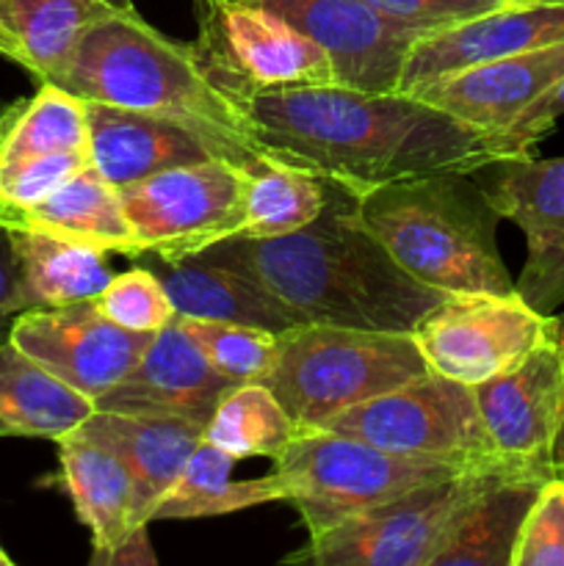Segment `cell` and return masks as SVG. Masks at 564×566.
I'll return each instance as SVG.
<instances>
[{"mask_svg": "<svg viewBox=\"0 0 564 566\" xmlns=\"http://www.w3.org/2000/svg\"><path fill=\"white\" fill-rule=\"evenodd\" d=\"M208 357V363L227 379L260 381L271 368L276 352V335L249 324H227V321L175 318Z\"/></svg>", "mask_w": 564, "mask_h": 566, "instance_id": "32", "label": "cell"}, {"mask_svg": "<svg viewBox=\"0 0 564 566\" xmlns=\"http://www.w3.org/2000/svg\"><path fill=\"white\" fill-rule=\"evenodd\" d=\"M553 335V315L536 313L518 291L457 293L412 329L429 370L468 387L512 370Z\"/></svg>", "mask_w": 564, "mask_h": 566, "instance_id": "11", "label": "cell"}, {"mask_svg": "<svg viewBox=\"0 0 564 566\" xmlns=\"http://www.w3.org/2000/svg\"><path fill=\"white\" fill-rule=\"evenodd\" d=\"M291 22L330 53L337 86L396 92L409 50L429 28L393 20L365 0H249Z\"/></svg>", "mask_w": 564, "mask_h": 566, "instance_id": "14", "label": "cell"}, {"mask_svg": "<svg viewBox=\"0 0 564 566\" xmlns=\"http://www.w3.org/2000/svg\"><path fill=\"white\" fill-rule=\"evenodd\" d=\"M86 119L92 166L114 188H125L177 166L219 158L197 130L147 111L86 103Z\"/></svg>", "mask_w": 564, "mask_h": 566, "instance_id": "19", "label": "cell"}, {"mask_svg": "<svg viewBox=\"0 0 564 566\" xmlns=\"http://www.w3.org/2000/svg\"><path fill=\"white\" fill-rule=\"evenodd\" d=\"M359 221L424 285L457 293H514L498 252L501 213L470 171H431L354 197Z\"/></svg>", "mask_w": 564, "mask_h": 566, "instance_id": "4", "label": "cell"}, {"mask_svg": "<svg viewBox=\"0 0 564 566\" xmlns=\"http://www.w3.org/2000/svg\"><path fill=\"white\" fill-rule=\"evenodd\" d=\"M481 171L490 202L523 230L529 247L514 291L536 313L553 315L564 302V155L503 158Z\"/></svg>", "mask_w": 564, "mask_h": 566, "instance_id": "13", "label": "cell"}, {"mask_svg": "<svg viewBox=\"0 0 564 566\" xmlns=\"http://www.w3.org/2000/svg\"><path fill=\"white\" fill-rule=\"evenodd\" d=\"M564 77V42L481 61L442 75L412 97L487 133L495 142L520 114Z\"/></svg>", "mask_w": 564, "mask_h": 566, "instance_id": "18", "label": "cell"}, {"mask_svg": "<svg viewBox=\"0 0 564 566\" xmlns=\"http://www.w3.org/2000/svg\"><path fill=\"white\" fill-rule=\"evenodd\" d=\"M495 468V464H490ZM490 468H468L426 481L385 503L307 536L285 564L307 566H431L453 520Z\"/></svg>", "mask_w": 564, "mask_h": 566, "instance_id": "10", "label": "cell"}, {"mask_svg": "<svg viewBox=\"0 0 564 566\" xmlns=\"http://www.w3.org/2000/svg\"><path fill=\"white\" fill-rule=\"evenodd\" d=\"M14 249L17 315L97 298L111 282L105 254L92 247L28 224H3Z\"/></svg>", "mask_w": 564, "mask_h": 566, "instance_id": "24", "label": "cell"}, {"mask_svg": "<svg viewBox=\"0 0 564 566\" xmlns=\"http://www.w3.org/2000/svg\"><path fill=\"white\" fill-rule=\"evenodd\" d=\"M77 431L108 446L125 462L136 486L138 520L153 523L166 492L180 479L182 468L205 440V426L171 415L105 412L94 409Z\"/></svg>", "mask_w": 564, "mask_h": 566, "instance_id": "20", "label": "cell"}, {"mask_svg": "<svg viewBox=\"0 0 564 566\" xmlns=\"http://www.w3.org/2000/svg\"><path fill=\"white\" fill-rule=\"evenodd\" d=\"M459 470L468 468L401 457L357 437L307 429L276 453L271 473L282 481L285 503L296 509L307 536H313L412 486L446 479Z\"/></svg>", "mask_w": 564, "mask_h": 566, "instance_id": "6", "label": "cell"}, {"mask_svg": "<svg viewBox=\"0 0 564 566\" xmlns=\"http://www.w3.org/2000/svg\"><path fill=\"white\" fill-rule=\"evenodd\" d=\"M506 3H514V6H525V3H564V0H506Z\"/></svg>", "mask_w": 564, "mask_h": 566, "instance_id": "42", "label": "cell"}, {"mask_svg": "<svg viewBox=\"0 0 564 566\" xmlns=\"http://www.w3.org/2000/svg\"><path fill=\"white\" fill-rule=\"evenodd\" d=\"M473 390L495 457L551 475L553 442L564 415V348L558 337L553 335L512 370Z\"/></svg>", "mask_w": 564, "mask_h": 566, "instance_id": "15", "label": "cell"}, {"mask_svg": "<svg viewBox=\"0 0 564 566\" xmlns=\"http://www.w3.org/2000/svg\"><path fill=\"white\" fill-rule=\"evenodd\" d=\"M61 486L70 495L77 520L92 534L94 566H108L122 542L142 528L136 509V486L125 462L103 442L83 431H70L59 442Z\"/></svg>", "mask_w": 564, "mask_h": 566, "instance_id": "21", "label": "cell"}, {"mask_svg": "<svg viewBox=\"0 0 564 566\" xmlns=\"http://www.w3.org/2000/svg\"><path fill=\"white\" fill-rule=\"evenodd\" d=\"M130 6L133 0H0L3 59L50 83L94 22Z\"/></svg>", "mask_w": 564, "mask_h": 566, "instance_id": "26", "label": "cell"}, {"mask_svg": "<svg viewBox=\"0 0 564 566\" xmlns=\"http://www.w3.org/2000/svg\"><path fill=\"white\" fill-rule=\"evenodd\" d=\"M155 564H158V558H155L153 545H149V525H142V528L133 531L108 562V566H155Z\"/></svg>", "mask_w": 564, "mask_h": 566, "instance_id": "39", "label": "cell"}, {"mask_svg": "<svg viewBox=\"0 0 564 566\" xmlns=\"http://www.w3.org/2000/svg\"><path fill=\"white\" fill-rule=\"evenodd\" d=\"M330 202V186L299 166L265 158L249 169L247 224L238 238H282L313 224Z\"/></svg>", "mask_w": 564, "mask_h": 566, "instance_id": "30", "label": "cell"}, {"mask_svg": "<svg viewBox=\"0 0 564 566\" xmlns=\"http://www.w3.org/2000/svg\"><path fill=\"white\" fill-rule=\"evenodd\" d=\"M0 55H3V48H0Z\"/></svg>", "mask_w": 564, "mask_h": 566, "instance_id": "44", "label": "cell"}, {"mask_svg": "<svg viewBox=\"0 0 564 566\" xmlns=\"http://www.w3.org/2000/svg\"><path fill=\"white\" fill-rule=\"evenodd\" d=\"M94 403L33 363L11 340L0 343V437L59 442Z\"/></svg>", "mask_w": 564, "mask_h": 566, "instance_id": "27", "label": "cell"}, {"mask_svg": "<svg viewBox=\"0 0 564 566\" xmlns=\"http://www.w3.org/2000/svg\"><path fill=\"white\" fill-rule=\"evenodd\" d=\"M553 321H556V337H558V343H562V348H564V313L553 315Z\"/></svg>", "mask_w": 564, "mask_h": 566, "instance_id": "41", "label": "cell"}, {"mask_svg": "<svg viewBox=\"0 0 564 566\" xmlns=\"http://www.w3.org/2000/svg\"><path fill=\"white\" fill-rule=\"evenodd\" d=\"M254 142L348 197L431 171H481L501 160L495 142L401 92L299 86L247 103Z\"/></svg>", "mask_w": 564, "mask_h": 566, "instance_id": "1", "label": "cell"}, {"mask_svg": "<svg viewBox=\"0 0 564 566\" xmlns=\"http://www.w3.org/2000/svg\"><path fill=\"white\" fill-rule=\"evenodd\" d=\"M512 566H564V481L547 479L536 492L518 542Z\"/></svg>", "mask_w": 564, "mask_h": 566, "instance_id": "35", "label": "cell"}, {"mask_svg": "<svg viewBox=\"0 0 564 566\" xmlns=\"http://www.w3.org/2000/svg\"><path fill=\"white\" fill-rule=\"evenodd\" d=\"M238 381L221 376L177 321L155 332L130 374L94 409L171 415L205 426Z\"/></svg>", "mask_w": 564, "mask_h": 566, "instance_id": "17", "label": "cell"}, {"mask_svg": "<svg viewBox=\"0 0 564 566\" xmlns=\"http://www.w3.org/2000/svg\"><path fill=\"white\" fill-rule=\"evenodd\" d=\"M564 42V3H525L429 31L409 50L396 92L418 94L431 81L481 61Z\"/></svg>", "mask_w": 564, "mask_h": 566, "instance_id": "16", "label": "cell"}, {"mask_svg": "<svg viewBox=\"0 0 564 566\" xmlns=\"http://www.w3.org/2000/svg\"><path fill=\"white\" fill-rule=\"evenodd\" d=\"M0 566H14V562H11L9 553L3 551V545H0Z\"/></svg>", "mask_w": 564, "mask_h": 566, "instance_id": "43", "label": "cell"}, {"mask_svg": "<svg viewBox=\"0 0 564 566\" xmlns=\"http://www.w3.org/2000/svg\"><path fill=\"white\" fill-rule=\"evenodd\" d=\"M9 340L83 398L97 403L133 370L153 335L116 326L94 298L64 307L25 310L11 324Z\"/></svg>", "mask_w": 564, "mask_h": 566, "instance_id": "12", "label": "cell"}, {"mask_svg": "<svg viewBox=\"0 0 564 566\" xmlns=\"http://www.w3.org/2000/svg\"><path fill=\"white\" fill-rule=\"evenodd\" d=\"M94 304L116 326L142 335H155L177 318L175 304L153 269H130L111 276Z\"/></svg>", "mask_w": 564, "mask_h": 566, "instance_id": "33", "label": "cell"}, {"mask_svg": "<svg viewBox=\"0 0 564 566\" xmlns=\"http://www.w3.org/2000/svg\"><path fill=\"white\" fill-rule=\"evenodd\" d=\"M50 83L86 103L147 111L188 125L219 158L243 169L269 158L254 142L247 111L208 75L197 44L160 33L136 6L94 22Z\"/></svg>", "mask_w": 564, "mask_h": 566, "instance_id": "3", "label": "cell"}, {"mask_svg": "<svg viewBox=\"0 0 564 566\" xmlns=\"http://www.w3.org/2000/svg\"><path fill=\"white\" fill-rule=\"evenodd\" d=\"M564 116V77L553 83L542 97H536L523 114L514 119L509 130H503L495 138L498 155L503 158H523V155H534V147L553 130L558 119Z\"/></svg>", "mask_w": 564, "mask_h": 566, "instance_id": "37", "label": "cell"}, {"mask_svg": "<svg viewBox=\"0 0 564 566\" xmlns=\"http://www.w3.org/2000/svg\"><path fill=\"white\" fill-rule=\"evenodd\" d=\"M236 459L202 440L153 514L158 520H202L243 512L263 503H285V486L274 473L263 479L232 481Z\"/></svg>", "mask_w": 564, "mask_h": 566, "instance_id": "28", "label": "cell"}, {"mask_svg": "<svg viewBox=\"0 0 564 566\" xmlns=\"http://www.w3.org/2000/svg\"><path fill=\"white\" fill-rule=\"evenodd\" d=\"M551 475L553 479L564 481V415H562V423H558V431H556V442H553Z\"/></svg>", "mask_w": 564, "mask_h": 566, "instance_id": "40", "label": "cell"}, {"mask_svg": "<svg viewBox=\"0 0 564 566\" xmlns=\"http://www.w3.org/2000/svg\"><path fill=\"white\" fill-rule=\"evenodd\" d=\"M197 50L216 86L243 111L254 94L337 83L330 53L249 0H197Z\"/></svg>", "mask_w": 564, "mask_h": 566, "instance_id": "7", "label": "cell"}, {"mask_svg": "<svg viewBox=\"0 0 564 566\" xmlns=\"http://www.w3.org/2000/svg\"><path fill=\"white\" fill-rule=\"evenodd\" d=\"M0 224L39 227L103 254L142 258V247L122 208L119 188L111 186L94 166L83 169L31 208H0Z\"/></svg>", "mask_w": 564, "mask_h": 566, "instance_id": "25", "label": "cell"}, {"mask_svg": "<svg viewBox=\"0 0 564 566\" xmlns=\"http://www.w3.org/2000/svg\"><path fill=\"white\" fill-rule=\"evenodd\" d=\"M547 479L506 462L487 470L431 566H512L520 525Z\"/></svg>", "mask_w": 564, "mask_h": 566, "instance_id": "22", "label": "cell"}, {"mask_svg": "<svg viewBox=\"0 0 564 566\" xmlns=\"http://www.w3.org/2000/svg\"><path fill=\"white\" fill-rule=\"evenodd\" d=\"M321 429L357 437L401 457L437 459L457 468L501 462L492 451L473 387L435 370L335 415Z\"/></svg>", "mask_w": 564, "mask_h": 566, "instance_id": "8", "label": "cell"}, {"mask_svg": "<svg viewBox=\"0 0 564 566\" xmlns=\"http://www.w3.org/2000/svg\"><path fill=\"white\" fill-rule=\"evenodd\" d=\"M249 169L224 158L177 166L119 188L144 254L177 263L197 258L247 224Z\"/></svg>", "mask_w": 564, "mask_h": 566, "instance_id": "9", "label": "cell"}, {"mask_svg": "<svg viewBox=\"0 0 564 566\" xmlns=\"http://www.w3.org/2000/svg\"><path fill=\"white\" fill-rule=\"evenodd\" d=\"M0 48H3V42H0Z\"/></svg>", "mask_w": 564, "mask_h": 566, "instance_id": "45", "label": "cell"}, {"mask_svg": "<svg viewBox=\"0 0 564 566\" xmlns=\"http://www.w3.org/2000/svg\"><path fill=\"white\" fill-rule=\"evenodd\" d=\"M88 166H92V149H70V153H50L3 164L0 166V208H31Z\"/></svg>", "mask_w": 564, "mask_h": 566, "instance_id": "34", "label": "cell"}, {"mask_svg": "<svg viewBox=\"0 0 564 566\" xmlns=\"http://www.w3.org/2000/svg\"><path fill=\"white\" fill-rule=\"evenodd\" d=\"M365 3L393 20L412 22V25L429 28V31H440V28L490 14L503 6H514L506 0H365Z\"/></svg>", "mask_w": 564, "mask_h": 566, "instance_id": "36", "label": "cell"}, {"mask_svg": "<svg viewBox=\"0 0 564 566\" xmlns=\"http://www.w3.org/2000/svg\"><path fill=\"white\" fill-rule=\"evenodd\" d=\"M149 269L164 282L177 318L249 324L274 332V335L304 324L285 302L265 291L258 280L230 265L199 258V254L177 260V263L149 258Z\"/></svg>", "mask_w": 564, "mask_h": 566, "instance_id": "23", "label": "cell"}, {"mask_svg": "<svg viewBox=\"0 0 564 566\" xmlns=\"http://www.w3.org/2000/svg\"><path fill=\"white\" fill-rule=\"evenodd\" d=\"M14 249H11V235L3 224H0V343L9 340L11 324L17 318L14 310Z\"/></svg>", "mask_w": 564, "mask_h": 566, "instance_id": "38", "label": "cell"}, {"mask_svg": "<svg viewBox=\"0 0 564 566\" xmlns=\"http://www.w3.org/2000/svg\"><path fill=\"white\" fill-rule=\"evenodd\" d=\"M426 370L407 332L299 324L276 335L274 359L260 381L280 398L296 429L307 431Z\"/></svg>", "mask_w": 564, "mask_h": 566, "instance_id": "5", "label": "cell"}, {"mask_svg": "<svg viewBox=\"0 0 564 566\" xmlns=\"http://www.w3.org/2000/svg\"><path fill=\"white\" fill-rule=\"evenodd\" d=\"M88 149L86 103L55 83L0 111V166L50 153Z\"/></svg>", "mask_w": 564, "mask_h": 566, "instance_id": "29", "label": "cell"}, {"mask_svg": "<svg viewBox=\"0 0 564 566\" xmlns=\"http://www.w3.org/2000/svg\"><path fill=\"white\" fill-rule=\"evenodd\" d=\"M199 258L258 280L304 324L407 332L448 293L409 276L359 221L354 197L330 186V202L313 224L282 238H227Z\"/></svg>", "mask_w": 564, "mask_h": 566, "instance_id": "2", "label": "cell"}, {"mask_svg": "<svg viewBox=\"0 0 564 566\" xmlns=\"http://www.w3.org/2000/svg\"><path fill=\"white\" fill-rule=\"evenodd\" d=\"M296 434V423L263 381L232 387L205 423V440L230 453L236 462L252 457L274 459Z\"/></svg>", "mask_w": 564, "mask_h": 566, "instance_id": "31", "label": "cell"}]
</instances>
